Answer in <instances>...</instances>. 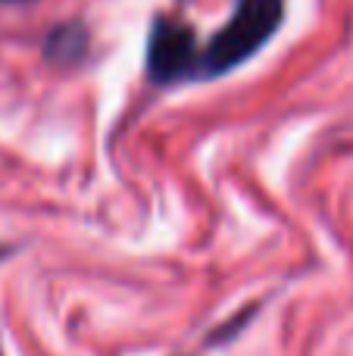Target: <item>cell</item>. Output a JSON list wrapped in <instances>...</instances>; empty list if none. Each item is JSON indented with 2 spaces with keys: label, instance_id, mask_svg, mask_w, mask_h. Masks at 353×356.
I'll list each match as a JSON object with an SVG mask.
<instances>
[{
  "label": "cell",
  "instance_id": "6da1fadb",
  "mask_svg": "<svg viewBox=\"0 0 353 356\" xmlns=\"http://www.w3.org/2000/svg\"><path fill=\"white\" fill-rule=\"evenodd\" d=\"M285 16V0H238L229 25L213 35L200 50L197 79H219L238 69L279 31Z\"/></svg>",
  "mask_w": 353,
  "mask_h": 356
},
{
  "label": "cell",
  "instance_id": "7a4b0ae2",
  "mask_svg": "<svg viewBox=\"0 0 353 356\" xmlns=\"http://www.w3.org/2000/svg\"><path fill=\"white\" fill-rule=\"evenodd\" d=\"M200 47L194 31L181 19L156 16L147 38V75L156 85L197 79Z\"/></svg>",
  "mask_w": 353,
  "mask_h": 356
},
{
  "label": "cell",
  "instance_id": "3957f363",
  "mask_svg": "<svg viewBox=\"0 0 353 356\" xmlns=\"http://www.w3.org/2000/svg\"><path fill=\"white\" fill-rule=\"evenodd\" d=\"M85 50H88V31L81 29L79 22L56 25L47 35V41H44V54H47V60L56 63V66H72V63H79L81 56H85Z\"/></svg>",
  "mask_w": 353,
  "mask_h": 356
},
{
  "label": "cell",
  "instance_id": "277c9868",
  "mask_svg": "<svg viewBox=\"0 0 353 356\" xmlns=\"http://www.w3.org/2000/svg\"><path fill=\"white\" fill-rule=\"evenodd\" d=\"M0 356H3V350H0Z\"/></svg>",
  "mask_w": 353,
  "mask_h": 356
}]
</instances>
